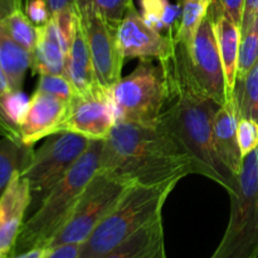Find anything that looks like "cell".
Here are the masks:
<instances>
[{"instance_id":"13","label":"cell","mask_w":258,"mask_h":258,"mask_svg":"<svg viewBox=\"0 0 258 258\" xmlns=\"http://www.w3.org/2000/svg\"><path fill=\"white\" fill-rule=\"evenodd\" d=\"M30 204L29 181L22 173L15 174L0 197V256H12Z\"/></svg>"},{"instance_id":"17","label":"cell","mask_w":258,"mask_h":258,"mask_svg":"<svg viewBox=\"0 0 258 258\" xmlns=\"http://www.w3.org/2000/svg\"><path fill=\"white\" fill-rule=\"evenodd\" d=\"M66 76L75 86L77 95H90L93 91L102 87L96 76L90 49L80 23L76 29L68 54L66 55Z\"/></svg>"},{"instance_id":"9","label":"cell","mask_w":258,"mask_h":258,"mask_svg":"<svg viewBox=\"0 0 258 258\" xmlns=\"http://www.w3.org/2000/svg\"><path fill=\"white\" fill-rule=\"evenodd\" d=\"M76 12L98 82L103 88L111 91L120 81L125 59L118 47L117 32L87 3L76 0Z\"/></svg>"},{"instance_id":"15","label":"cell","mask_w":258,"mask_h":258,"mask_svg":"<svg viewBox=\"0 0 258 258\" xmlns=\"http://www.w3.org/2000/svg\"><path fill=\"white\" fill-rule=\"evenodd\" d=\"M239 110L236 96L221 106L214 116L213 140L219 161L233 178H238L243 165V156L237 138Z\"/></svg>"},{"instance_id":"25","label":"cell","mask_w":258,"mask_h":258,"mask_svg":"<svg viewBox=\"0 0 258 258\" xmlns=\"http://www.w3.org/2000/svg\"><path fill=\"white\" fill-rule=\"evenodd\" d=\"M3 25L8 34L22 47L33 53L37 43V25L27 17L22 9H17L10 13L8 17L2 19Z\"/></svg>"},{"instance_id":"34","label":"cell","mask_w":258,"mask_h":258,"mask_svg":"<svg viewBox=\"0 0 258 258\" xmlns=\"http://www.w3.org/2000/svg\"><path fill=\"white\" fill-rule=\"evenodd\" d=\"M258 15V0H246L244 2L243 18H242L241 33L249 25V23Z\"/></svg>"},{"instance_id":"36","label":"cell","mask_w":258,"mask_h":258,"mask_svg":"<svg viewBox=\"0 0 258 258\" xmlns=\"http://www.w3.org/2000/svg\"><path fill=\"white\" fill-rule=\"evenodd\" d=\"M22 0H0V20L17 9H22Z\"/></svg>"},{"instance_id":"19","label":"cell","mask_w":258,"mask_h":258,"mask_svg":"<svg viewBox=\"0 0 258 258\" xmlns=\"http://www.w3.org/2000/svg\"><path fill=\"white\" fill-rule=\"evenodd\" d=\"M0 64L13 91H20L28 70L32 67V53L15 42L0 20Z\"/></svg>"},{"instance_id":"2","label":"cell","mask_w":258,"mask_h":258,"mask_svg":"<svg viewBox=\"0 0 258 258\" xmlns=\"http://www.w3.org/2000/svg\"><path fill=\"white\" fill-rule=\"evenodd\" d=\"M98 169L131 185H154L197 174L191 156L160 122L116 121L103 140Z\"/></svg>"},{"instance_id":"1","label":"cell","mask_w":258,"mask_h":258,"mask_svg":"<svg viewBox=\"0 0 258 258\" xmlns=\"http://www.w3.org/2000/svg\"><path fill=\"white\" fill-rule=\"evenodd\" d=\"M160 63L165 71L169 93L159 122L191 156L197 174L232 193L238 178H233L222 165L213 140L214 116L221 106L196 80L189 62V49L183 43L176 40L173 54Z\"/></svg>"},{"instance_id":"31","label":"cell","mask_w":258,"mask_h":258,"mask_svg":"<svg viewBox=\"0 0 258 258\" xmlns=\"http://www.w3.org/2000/svg\"><path fill=\"white\" fill-rule=\"evenodd\" d=\"M25 14L37 27L45 24L52 17L45 0H29L25 7Z\"/></svg>"},{"instance_id":"11","label":"cell","mask_w":258,"mask_h":258,"mask_svg":"<svg viewBox=\"0 0 258 258\" xmlns=\"http://www.w3.org/2000/svg\"><path fill=\"white\" fill-rule=\"evenodd\" d=\"M116 123L111 91L100 87L90 95H76L58 133H76L90 140H105Z\"/></svg>"},{"instance_id":"30","label":"cell","mask_w":258,"mask_h":258,"mask_svg":"<svg viewBox=\"0 0 258 258\" xmlns=\"http://www.w3.org/2000/svg\"><path fill=\"white\" fill-rule=\"evenodd\" d=\"M237 138L243 159L258 148V122L253 118L239 117Z\"/></svg>"},{"instance_id":"20","label":"cell","mask_w":258,"mask_h":258,"mask_svg":"<svg viewBox=\"0 0 258 258\" xmlns=\"http://www.w3.org/2000/svg\"><path fill=\"white\" fill-rule=\"evenodd\" d=\"M32 71L37 75H64L66 54L43 25L37 27V43L32 53Z\"/></svg>"},{"instance_id":"10","label":"cell","mask_w":258,"mask_h":258,"mask_svg":"<svg viewBox=\"0 0 258 258\" xmlns=\"http://www.w3.org/2000/svg\"><path fill=\"white\" fill-rule=\"evenodd\" d=\"M189 62L191 72L204 92L219 106L226 105L231 97L227 88L223 62L211 10L199 25L189 48Z\"/></svg>"},{"instance_id":"18","label":"cell","mask_w":258,"mask_h":258,"mask_svg":"<svg viewBox=\"0 0 258 258\" xmlns=\"http://www.w3.org/2000/svg\"><path fill=\"white\" fill-rule=\"evenodd\" d=\"M102 258H166L161 217L139 229Z\"/></svg>"},{"instance_id":"8","label":"cell","mask_w":258,"mask_h":258,"mask_svg":"<svg viewBox=\"0 0 258 258\" xmlns=\"http://www.w3.org/2000/svg\"><path fill=\"white\" fill-rule=\"evenodd\" d=\"M91 143L90 139L68 131L48 136L43 145L34 151L32 161L22 173L29 181L32 204L42 203L50 189L87 151Z\"/></svg>"},{"instance_id":"33","label":"cell","mask_w":258,"mask_h":258,"mask_svg":"<svg viewBox=\"0 0 258 258\" xmlns=\"http://www.w3.org/2000/svg\"><path fill=\"white\" fill-rule=\"evenodd\" d=\"M0 136H2V138H9L13 139V140L22 141L19 128L15 127L13 123H10L9 121L7 120V117H5L4 113H3L2 106H0Z\"/></svg>"},{"instance_id":"37","label":"cell","mask_w":258,"mask_h":258,"mask_svg":"<svg viewBox=\"0 0 258 258\" xmlns=\"http://www.w3.org/2000/svg\"><path fill=\"white\" fill-rule=\"evenodd\" d=\"M48 248L47 247H35V248L28 249L22 253L13 254L10 258H47Z\"/></svg>"},{"instance_id":"38","label":"cell","mask_w":258,"mask_h":258,"mask_svg":"<svg viewBox=\"0 0 258 258\" xmlns=\"http://www.w3.org/2000/svg\"><path fill=\"white\" fill-rule=\"evenodd\" d=\"M10 91L13 90L12 87H10V83L9 81H8L7 75H5V72L2 68V64H0V98H2L3 96L7 95V93H9Z\"/></svg>"},{"instance_id":"29","label":"cell","mask_w":258,"mask_h":258,"mask_svg":"<svg viewBox=\"0 0 258 258\" xmlns=\"http://www.w3.org/2000/svg\"><path fill=\"white\" fill-rule=\"evenodd\" d=\"M28 105H29V100L22 92V90L10 91L9 93L0 98L3 113L7 117V120L18 128H19L23 118H24Z\"/></svg>"},{"instance_id":"24","label":"cell","mask_w":258,"mask_h":258,"mask_svg":"<svg viewBox=\"0 0 258 258\" xmlns=\"http://www.w3.org/2000/svg\"><path fill=\"white\" fill-rule=\"evenodd\" d=\"M234 96L238 103L239 117L253 118L258 122V59L246 77L237 82Z\"/></svg>"},{"instance_id":"5","label":"cell","mask_w":258,"mask_h":258,"mask_svg":"<svg viewBox=\"0 0 258 258\" xmlns=\"http://www.w3.org/2000/svg\"><path fill=\"white\" fill-rule=\"evenodd\" d=\"M224 236L211 258H258V148L243 159Z\"/></svg>"},{"instance_id":"6","label":"cell","mask_w":258,"mask_h":258,"mask_svg":"<svg viewBox=\"0 0 258 258\" xmlns=\"http://www.w3.org/2000/svg\"><path fill=\"white\" fill-rule=\"evenodd\" d=\"M168 81L160 62L141 59L111 90L116 121L158 125L168 101Z\"/></svg>"},{"instance_id":"21","label":"cell","mask_w":258,"mask_h":258,"mask_svg":"<svg viewBox=\"0 0 258 258\" xmlns=\"http://www.w3.org/2000/svg\"><path fill=\"white\" fill-rule=\"evenodd\" d=\"M33 155V146L27 145L20 140L0 139V197L15 174L23 173L28 168Z\"/></svg>"},{"instance_id":"22","label":"cell","mask_w":258,"mask_h":258,"mask_svg":"<svg viewBox=\"0 0 258 258\" xmlns=\"http://www.w3.org/2000/svg\"><path fill=\"white\" fill-rule=\"evenodd\" d=\"M144 22L156 32L175 38L180 23V7L169 0H139Z\"/></svg>"},{"instance_id":"32","label":"cell","mask_w":258,"mask_h":258,"mask_svg":"<svg viewBox=\"0 0 258 258\" xmlns=\"http://www.w3.org/2000/svg\"><path fill=\"white\" fill-rule=\"evenodd\" d=\"M217 2L221 5L224 14L241 28L246 0H217Z\"/></svg>"},{"instance_id":"14","label":"cell","mask_w":258,"mask_h":258,"mask_svg":"<svg viewBox=\"0 0 258 258\" xmlns=\"http://www.w3.org/2000/svg\"><path fill=\"white\" fill-rule=\"evenodd\" d=\"M67 111V101L35 90L29 98L27 112L19 125L23 143L33 146L37 141L57 134Z\"/></svg>"},{"instance_id":"23","label":"cell","mask_w":258,"mask_h":258,"mask_svg":"<svg viewBox=\"0 0 258 258\" xmlns=\"http://www.w3.org/2000/svg\"><path fill=\"white\" fill-rule=\"evenodd\" d=\"M213 0H178L180 7V23L175 39L190 48L199 25L207 17Z\"/></svg>"},{"instance_id":"26","label":"cell","mask_w":258,"mask_h":258,"mask_svg":"<svg viewBox=\"0 0 258 258\" xmlns=\"http://www.w3.org/2000/svg\"><path fill=\"white\" fill-rule=\"evenodd\" d=\"M258 59V15L241 33L237 82H241Z\"/></svg>"},{"instance_id":"39","label":"cell","mask_w":258,"mask_h":258,"mask_svg":"<svg viewBox=\"0 0 258 258\" xmlns=\"http://www.w3.org/2000/svg\"><path fill=\"white\" fill-rule=\"evenodd\" d=\"M0 258H10V257H5V256H0Z\"/></svg>"},{"instance_id":"12","label":"cell","mask_w":258,"mask_h":258,"mask_svg":"<svg viewBox=\"0 0 258 258\" xmlns=\"http://www.w3.org/2000/svg\"><path fill=\"white\" fill-rule=\"evenodd\" d=\"M117 42L123 58L160 62L173 54L176 39L149 27L133 4L118 25Z\"/></svg>"},{"instance_id":"4","label":"cell","mask_w":258,"mask_h":258,"mask_svg":"<svg viewBox=\"0 0 258 258\" xmlns=\"http://www.w3.org/2000/svg\"><path fill=\"white\" fill-rule=\"evenodd\" d=\"M180 180L131 185L112 211L81 244L78 258H102L134 233L161 217V211Z\"/></svg>"},{"instance_id":"16","label":"cell","mask_w":258,"mask_h":258,"mask_svg":"<svg viewBox=\"0 0 258 258\" xmlns=\"http://www.w3.org/2000/svg\"><path fill=\"white\" fill-rule=\"evenodd\" d=\"M209 10L213 15L217 42H218L219 52H221V58L224 67V75H226L227 88H228L229 97L232 98L234 96L237 86L241 28L224 14L217 0H213Z\"/></svg>"},{"instance_id":"7","label":"cell","mask_w":258,"mask_h":258,"mask_svg":"<svg viewBox=\"0 0 258 258\" xmlns=\"http://www.w3.org/2000/svg\"><path fill=\"white\" fill-rule=\"evenodd\" d=\"M131 184L98 169L81 194L67 223L48 248L60 244H82L106 218Z\"/></svg>"},{"instance_id":"27","label":"cell","mask_w":258,"mask_h":258,"mask_svg":"<svg viewBox=\"0 0 258 258\" xmlns=\"http://www.w3.org/2000/svg\"><path fill=\"white\" fill-rule=\"evenodd\" d=\"M80 2H85L91 5L115 32H117L121 20L123 19L128 8L133 5V0H80Z\"/></svg>"},{"instance_id":"35","label":"cell","mask_w":258,"mask_h":258,"mask_svg":"<svg viewBox=\"0 0 258 258\" xmlns=\"http://www.w3.org/2000/svg\"><path fill=\"white\" fill-rule=\"evenodd\" d=\"M49 8L50 15L58 14L60 12L76 9V0H45Z\"/></svg>"},{"instance_id":"28","label":"cell","mask_w":258,"mask_h":258,"mask_svg":"<svg viewBox=\"0 0 258 258\" xmlns=\"http://www.w3.org/2000/svg\"><path fill=\"white\" fill-rule=\"evenodd\" d=\"M38 91L49 93L63 101L70 102L77 92L70 78L64 75H42L39 76L37 86Z\"/></svg>"},{"instance_id":"3","label":"cell","mask_w":258,"mask_h":258,"mask_svg":"<svg viewBox=\"0 0 258 258\" xmlns=\"http://www.w3.org/2000/svg\"><path fill=\"white\" fill-rule=\"evenodd\" d=\"M102 145L103 140H92L87 151L50 189L37 211L23 224L12 256L35 247H49L50 242L67 223L81 194L100 168Z\"/></svg>"}]
</instances>
